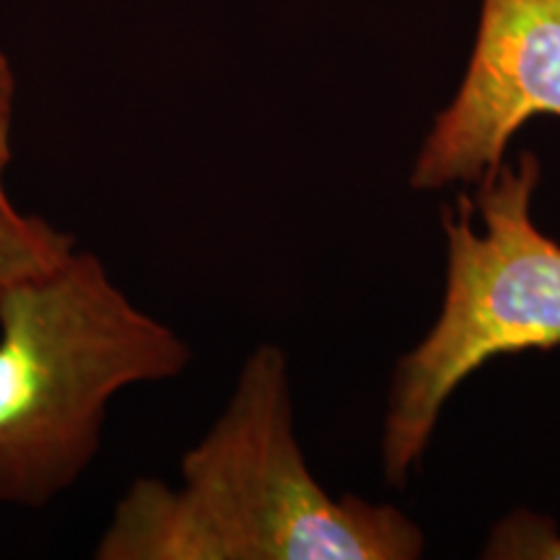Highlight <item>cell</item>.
<instances>
[{"mask_svg": "<svg viewBox=\"0 0 560 560\" xmlns=\"http://www.w3.org/2000/svg\"><path fill=\"white\" fill-rule=\"evenodd\" d=\"M423 532L402 511L332 499L306 465L289 359L257 346L226 408L185 452L179 482L138 478L115 503L96 560H412Z\"/></svg>", "mask_w": 560, "mask_h": 560, "instance_id": "obj_1", "label": "cell"}, {"mask_svg": "<svg viewBox=\"0 0 560 560\" xmlns=\"http://www.w3.org/2000/svg\"><path fill=\"white\" fill-rule=\"evenodd\" d=\"M192 348L75 249L0 306V503L42 511L100 457L109 405L140 384L177 380Z\"/></svg>", "mask_w": 560, "mask_h": 560, "instance_id": "obj_2", "label": "cell"}, {"mask_svg": "<svg viewBox=\"0 0 560 560\" xmlns=\"http://www.w3.org/2000/svg\"><path fill=\"white\" fill-rule=\"evenodd\" d=\"M540 161L522 153L444 208L446 293L420 346L397 361L382 462L402 488L452 392L493 355L560 346V244L532 221Z\"/></svg>", "mask_w": 560, "mask_h": 560, "instance_id": "obj_3", "label": "cell"}, {"mask_svg": "<svg viewBox=\"0 0 560 560\" xmlns=\"http://www.w3.org/2000/svg\"><path fill=\"white\" fill-rule=\"evenodd\" d=\"M535 117H560V0H482L465 79L420 145L410 185H478Z\"/></svg>", "mask_w": 560, "mask_h": 560, "instance_id": "obj_4", "label": "cell"}, {"mask_svg": "<svg viewBox=\"0 0 560 560\" xmlns=\"http://www.w3.org/2000/svg\"><path fill=\"white\" fill-rule=\"evenodd\" d=\"M11 159V140H5L0 143V306L16 285L55 270L79 249L70 231L13 202L5 179Z\"/></svg>", "mask_w": 560, "mask_h": 560, "instance_id": "obj_5", "label": "cell"}, {"mask_svg": "<svg viewBox=\"0 0 560 560\" xmlns=\"http://www.w3.org/2000/svg\"><path fill=\"white\" fill-rule=\"evenodd\" d=\"M482 558L560 560V532L545 516L520 509L495 524Z\"/></svg>", "mask_w": 560, "mask_h": 560, "instance_id": "obj_6", "label": "cell"}, {"mask_svg": "<svg viewBox=\"0 0 560 560\" xmlns=\"http://www.w3.org/2000/svg\"><path fill=\"white\" fill-rule=\"evenodd\" d=\"M19 100V81L9 55L0 47V143L11 140L13 136V117H16Z\"/></svg>", "mask_w": 560, "mask_h": 560, "instance_id": "obj_7", "label": "cell"}]
</instances>
